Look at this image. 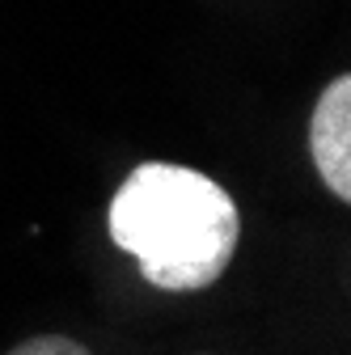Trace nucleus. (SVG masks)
<instances>
[{"instance_id":"f257e3e1","label":"nucleus","mask_w":351,"mask_h":355,"mask_svg":"<svg viewBox=\"0 0 351 355\" xmlns=\"http://www.w3.org/2000/svg\"><path fill=\"white\" fill-rule=\"evenodd\" d=\"M110 241L140 262L161 292H203L229 271L241 241L233 195L207 173L148 161L136 165L110 199Z\"/></svg>"},{"instance_id":"f03ea898","label":"nucleus","mask_w":351,"mask_h":355,"mask_svg":"<svg viewBox=\"0 0 351 355\" xmlns=\"http://www.w3.org/2000/svg\"><path fill=\"white\" fill-rule=\"evenodd\" d=\"M309 157L330 195L351 203V72L334 76L309 114Z\"/></svg>"},{"instance_id":"7ed1b4c3","label":"nucleus","mask_w":351,"mask_h":355,"mask_svg":"<svg viewBox=\"0 0 351 355\" xmlns=\"http://www.w3.org/2000/svg\"><path fill=\"white\" fill-rule=\"evenodd\" d=\"M5 355H94V351L80 347V343H72L68 334H38V338L17 343V347L5 351Z\"/></svg>"}]
</instances>
